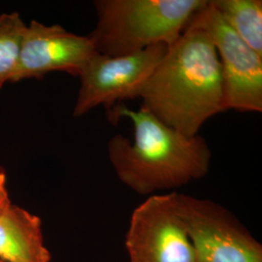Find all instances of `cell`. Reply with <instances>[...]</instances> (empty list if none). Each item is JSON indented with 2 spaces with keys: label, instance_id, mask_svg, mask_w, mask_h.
Returning a JSON list of instances; mask_svg holds the SVG:
<instances>
[{
  "label": "cell",
  "instance_id": "7a4b0ae2",
  "mask_svg": "<svg viewBox=\"0 0 262 262\" xmlns=\"http://www.w3.org/2000/svg\"><path fill=\"white\" fill-rule=\"evenodd\" d=\"M114 118H128L133 140L116 134L108 142V157L118 179L140 195H155L204 178L212 161V150L199 134L187 136L141 106L111 109Z\"/></svg>",
  "mask_w": 262,
  "mask_h": 262
},
{
  "label": "cell",
  "instance_id": "5b68a950",
  "mask_svg": "<svg viewBox=\"0 0 262 262\" xmlns=\"http://www.w3.org/2000/svg\"><path fill=\"white\" fill-rule=\"evenodd\" d=\"M167 49L159 44L120 56L94 52L78 75L80 88L73 116L82 117L99 106L111 110L120 101L139 98Z\"/></svg>",
  "mask_w": 262,
  "mask_h": 262
},
{
  "label": "cell",
  "instance_id": "30bf717a",
  "mask_svg": "<svg viewBox=\"0 0 262 262\" xmlns=\"http://www.w3.org/2000/svg\"><path fill=\"white\" fill-rule=\"evenodd\" d=\"M225 23L262 56L261 0H211Z\"/></svg>",
  "mask_w": 262,
  "mask_h": 262
},
{
  "label": "cell",
  "instance_id": "ba28073f",
  "mask_svg": "<svg viewBox=\"0 0 262 262\" xmlns=\"http://www.w3.org/2000/svg\"><path fill=\"white\" fill-rule=\"evenodd\" d=\"M94 52L89 35H78L58 25L47 26L31 20L27 25L13 83L41 78L54 71L78 76Z\"/></svg>",
  "mask_w": 262,
  "mask_h": 262
},
{
  "label": "cell",
  "instance_id": "277c9868",
  "mask_svg": "<svg viewBox=\"0 0 262 262\" xmlns=\"http://www.w3.org/2000/svg\"><path fill=\"white\" fill-rule=\"evenodd\" d=\"M179 214L196 262H262V245L227 208L177 192Z\"/></svg>",
  "mask_w": 262,
  "mask_h": 262
},
{
  "label": "cell",
  "instance_id": "52a82bcc",
  "mask_svg": "<svg viewBox=\"0 0 262 262\" xmlns=\"http://www.w3.org/2000/svg\"><path fill=\"white\" fill-rule=\"evenodd\" d=\"M209 32L219 56L227 110L262 112V56L248 46L212 5L191 19Z\"/></svg>",
  "mask_w": 262,
  "mask_h": 262
},
{
  "label": "cell",
  "instance_id": "6da1fadb",
  "mask_svg": "<svg viewBox=\"0 0 262 262\" xmlns=\"http://www.w3.org/2000/svg\"><path fill=\"white\" fill-rule=\"evenodd\" d=\"M142 107L187 136L225 112V88L215 45L205 28L190 20L167 49L140 97Z\"/></svg>",
  "mask_w": 262,
  "mask_h": 262
},
{
  "label": "cell",
  "instance_id": "8fae6325",
  "mask_svg": "<svg viewBox=\"0 0 262 262\" xmlns=\"http://www.w3.org/2000/svg\"><path fill=\"white\" fill-rule=\"evenodd\" d=\"M27 25L17 12L0 16V90L14 81Z\"/></svg>",
  "mask_w": 262,
  "mask_h": 262
},
{
  "label": "cell",
  "instance_id": "3957f363",
  "mask_svg": "<svg viewBox=\"0 0 262 262\" xmlns=\"http://www.w3.org/2000/svg\"><path fill=\"white\" fill-rule=\"evenodd\" d=\"M207 0H96L97 23L89 34L96 53L134 54L147 48L171 46Z\"/></svg>",
  "mask_w": 262,
  "mask_h": 262
},
{
  "label": "cell",
  "instance_id": "8992f818",
  "mask_svg": "<svg viewBox=\"0 0 262 262\" xmlns=\"http://www.w3.org/2000/svg\"><path fill=\"white\" fill-rule=\"evenodd\" d=\"M124 246L129 262H196L177 192L150 195L134 209Z\"/></svg>",
  "mask_w": 262,
  "mask_h": 262
},
{
  "label": "cell",
  "instance_id": "7c38bea8",
  "mask_svg": "<svg viewBox=\"0 0 262 262\" xmlns=\"http://www.w3.org/2000/svg\"><path fill=\"white\" fill-rule=\"evenodd\" d=\"M10 202L9 192L7 187V175L6 172L0 168V212Z\"/></svg>",
  "mask_w": 262,
  "mask_h": 262
},
{
  "label": "cell",
  "instance_id": "4fadbf2b",
  "mask_svg": "<svg viewBox=\"0 0 262 262\" xmlns=\"http://www.w3.org/2000/svg\"><path fill=\"white\" fill-rule=\"evenodd\" d=\"M0 262H4V261H3V260H1V259H0Z\"/></svg>",
  "mask_w": 262,
  "mask_h": 262
},
{
  "label": "cell",
  "instance_id": "9c48e42d",
  "mask_svg": "<svg viewBox=\"0 0 262 262\" xmlns=\"http://www.w3.org/2000/svg\"><path fill=\"white\" fill-rule=\"evenodd\" d=\"M0 259L4 262H53L38 215L12 204L0 212Z\"/></svg>",
  "mask_w": 262,
  "mask_h": 262
}]
</instances>
